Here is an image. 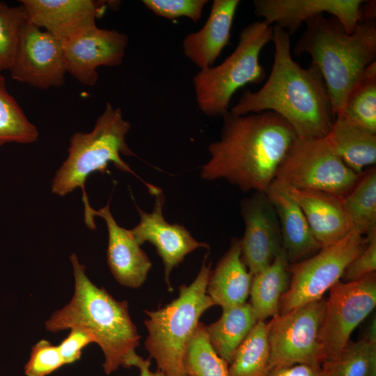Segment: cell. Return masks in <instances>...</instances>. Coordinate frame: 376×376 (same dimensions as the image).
Returning a JSON list of instances; mask_svg holds the SVG:
<instances>
[{"instance_id": "277c9868", "label": "cell", "mask_w": 376, "mask_h": 376, "mask_svg": "<svg viewBox=\"0 0 376 376\" xmlns=\"http://www.w3.org/2000/svg\"><path fill=\"white\" fill-rule=\"evenodd\" d=\"M293 52L307 54L326 84L334 116L340 114L351 91L376 58L375 20H362L348 33L335 17L320 15L306 22Z\"/></svg>"}, {"instance_id": "30bf717a", "label": "cell", "mask_w": 376, "mask_h": 376, "mask_svg": "<svg viewBox=\"0 0 376 376\" xmlns=\"http://www.w3.org/2000/svg\"><path fill=\"white\" fill-rule=\"evenodd\" d=\"M326 299L308 303L286 313L276 314L267 323L268 369L324 362L320 338Z\"/></svg>"}, {"instance_id": "44dd1931", "label": "cell", "mask_w": 376, "mask_h": 376, "mask_svg": "<svg viewBox=\"0 0 376 376\" xmlns=\"http://www.w3.org/2000/svg\"><path fill=\"white\" fill-rule=\"evenodd\" d=\"M287 189L301 209L322 248L338 242L350 231L343 197L317 190Z\"/></svg>"}, {"instance_id": "e575fe53", "label": "cell", "mask_w": 376, "mask_h": 376, "mask_svg": "<svg viewBox=\"0 0 376 376\" xmlns=\"http://www.w3.org/2000/svg\"><path fill=\"white\" fill-rule=\"evenodd\" d=\"M365 236L368 244L346 267L341 278L344 282L357 281L376 271V230Z\"/></svg>"}, {"instance_id": "1f68e13d", "label": "cell", "mask_w": 376, "mask_h": 376, "mask_svg": "<svg viewBox=\"0 0 376 376\" xmlns=\"http://www.w3.org/2000/svg\"><path fill=\"white\" fill-rule=\"evenodd\" d=\"M26 21L25 10L22 5L9 6L0 1V72L10 70Z\"/></svg>"}, {"instance_id": "7c38bea8", "label": "cell", "mask_w": 376, "mask_h": 376, "mask_svg": "<svg viewBox=\"0 0 376 376\" xmlns=\"http://www.w3.org/2000/svg\"><path fill=\"white\" fill-rule=\"evenodd\" d=\"M10 71L13 79L40 89L62 86L67 73L62 40L26 20Z\"/></svg>"}, {"instance_id": "d6986e66", "label": "cell", "mask_w": 376, "mask_h": 376, "mask_svg": "<svg viewBox=\"0 0 376 376\" xmlns=\"http://www.w3.org/2000/svg\"><path fill=\"white\" fill-rule=\"evenodd\" d=\"M239 0L213 1L203 27L187 35L182 41L184 55L200 70L214 65L229 43Z\"/></svg>"}, {"instance_id": "4dcf8cb0", "label": "cell", "mask_w": 376, "mask_h": 376, "mask_svg": "<svg viewBox=\"0 0 376 376\" xmlns=\"http://www.w3.org/2000/svg\"><path fill=\"white\" fill-rule=\"evenodd\" d=\"M322 367L326 376H376V344L364 338L349 341L336 359Z\"/></svg>"}, {"instance_id": "d590c367", "label": "cell", "mask_w": 376, "mask_h": 376, "mask_svg": "<svg viewBox=\"0 0 376 376\" xmlns=\"http://www.w3.org/2000/svg\"><path fill=\"white\" fill-rule=\"evenodd\" d=\"M92 343H96V338L91 331L79 327L71 328L69 334L58 345L65 364L78 361L83 349Z\"/></svg>"}, {"instance_id": "836d02e7", "label": "cell", "mask_w": 376, "mask_h": 376, "mask_svg": "<svg viewBox=\"0 0 376 376\" xmlns=\"http://www.w3.org/2000/svg\"><path fill=\"white\" fill-rule=\"evenodd\" d=\"M143 4L159 17L168 19L187 17L198 22L207 0H143Z\"/></svg>"}, {"instance_id": "d6a6232c", "label": "cell", "mask_w": 376, "mask_h": 376, "mask_svg": "<svg viewBox=\"0 0 376 376\" xmlns=\"http://www.w3.org/2000/svg\"><path fill=\"white\" fill-rule=\"evenodd\" d=\"M64 365L58 345L42 339L32 347L24 373L26 376H47Z\"/></svg>"}, {"instance_id": "8d00e7d4", "label": "cell", "mask_w": 376, "mask_h": 376, "mask_svg": "<svg viewBox=\"0 0 376 376\" xmlns=\"http://www.w3.org/2000/svg\"><path fill=\"white\" fill-rule=\"evenodd\" d=\"M263 376H326V375L322 366L295 364L270 368Z\"/></svg>"}, {"instance_id": "ac0fdd59", "label": "cell", "mask_w": 376, "mask_h": 376, "mask_svg": "<svg viewBox=\"0 0 376 376\" xmlns=\"http://www.w3.org/2000/svg\"><path fill=\"white\" fill-rule=\"evenodd\" d=\"M93 215L104 219L108 230L107 263L114 279L122 285L138 288L146 281L152 263L130 230L120 226L114 219L109 204Z\"/></svg>"}, {"instance_id": "3957f363", "label": "cell", "mask_w": 376, "mask_h": 376, "mask_svg": "<svg viewBox=\"0 0 376 376\" xmlns=\"http://www.w3.org/2000/svg\"><path fill=\"white\" fill-rule=\"evenodd\" d=\"M73 267L75 290L70 302L54 311L45 322L47 330L57 332L79 327L92 332L100 347L107 375L120 366L133 367L139 355L136 348L141 336L132 322L126 300L115 299L104 288L92 283L85 266L76 254L70 257Z\"/></svg>"}, {"instance_id": "9a60e30c", "label": "cell", "mask_w": 376, "mask_h": 376, "mask_svg": "<svg viewBox=\"0 0 376 376\" xmlns=\"http://www.w3.org/2000/svg\"><path fill=\"white\" fill-rule=\"evenodd\" d=\"M241 203L244 232L241 256L253 276L268 266L283 249L276 211L265 193L254 192Z\"/></svg>"}, {"instance_id": "9c48e42d", "label": "cell", "mask_w": 376, "mask_h": 376, "mask_svg": "<svg viewBox=\"0 0 376 376\" xmlns=\"http://www.w3.org/2000/svg\"><path fill=\"white\" fill-rule=\"evenodd\" d=\"M366 236L350 230L338 242L321 248L314 255L290 264L291 279L279 302L278 314L323 298L340 281L347 265L366 247Z\"/></svg>"}, {"instance_id": "5b68a950", "label": "cell", "mask_w": 376, "mask_h": 376, "mask_svg": "<svg viewBox=\"0 0 376 376\" xmlns=\"http://www.w3.org/2000/svg\"><path fill=\"white\" fill-rule=\"evenodd\" d=\"M131 127L130 123L124 118L121 109L107 102L91 132H77L70 139L68 156L53 179L52 191L64 196L80 188L87 226L95 223L93 208L85 190L86 180L91 173H103L109 164L113 163L119 170L138 177L147 188L152 185L137 176L120 157L121 155L136 156L126 141Z\"/></svg>"}, {"instance_id": "cb8c5ba5", "label": "cell", "mask_w": 376, "mask_h": 376, "mask_svg": "<svg viewBox=\"0 0 376 376\" xmlns=\"http://www.w3.org/2000/svg\"><path fill=\"white\" fill-rule=\"evenodd\" d=\"M289 265L283 248L268 266L252 276L249 303L258 321L279 313L280 299L290 283Z\"/></svg>"}, {"instance_id": "5bb4252c", "label": "cell", "mask_w": 376, "mask_h": 376, "mask_svg": "<svg viewBox=\"0 0 376 376\" xmlns=\"http://www.w3.org/2000/svg\"><path fill=\"white\" fill-rule=\"evenodd\" d=\"M62 42L67 72L81 84L92 86L98 79L97 68L122 63L128 38L117 30L95 25Z\"/></svg>"}, {"instance_id": "7a4b0ae2", "label": "cell", "mask_w": 376, "mask_h": 376, "mask_svg": "<svg viewBox=\"0 0 376 376\" xmlns=\"http://www.w3.org/2000/svg\"><path fill=\"white\" fill-rule=\"evenodd\" d=\"M274 60L269 75L256 91H246L230 111L246 115L272 111L281 116L299 137L324 138L334 120L330 97L316 66L302 68L294 61L290 36L273 26Z\"/></svg>"}, {"instance_id": "74e56055", "label": "cell", "mask_w": 376, "mask_h": 376, "mask_svg": "<svg viewBox=\"0 0 376 376\" xmlns=\"http://www.w3.org/2000/svg\"><path fill=\"white\" fill-rule=\"evenodd\" d=\"M150 359H144L139 355L134 362L133 367H136L139 369V376H166L162 372L157 370L155 372H152L150 369Z\"/></svg>"}, {"instance_id": "ba28073f", "label": "cell", "mask_w": 376, "mask_h": 376, "mask_svg": "<svg viewBox=\"0 0 376 376\" xmlns=\"http://www.w3.org/2000/svg\"><path fill=\"white\" fill-rule=\"evenodd\" d=\"M361 175L343 163L324 137L297 136L282 159L274 180L287 189L317 190L343 198Z\"/></svg>"}, {"instance_id": "4316f807", "label": "cell", "mask_w": 376, "mask_h": 376, "mask_svg": "<svg viewBox=\"0 0 376 376\" xmlns=\"http://www.w3.org/2000/svg\"><path fill=\"white\" fill-rule=\"evenodd\" d=\"M269 359L267 323L258 321L236 350L228 366L230 376H263Z\"/></svg>"}, {"instance_id": "2e32d148", "label": "cell", "mask_w": 376, "mask_h": 376, "mask_svg": "<svg viewBox=\"0 0 376 376\" xmlns=\"http://www.w3.org/2000/svg\"><path fill=\"white\" fill-rule=\"evenodd\" d=\"M361 0H255L256 15L266 24L295 33L303 23L316 16L330 14L348 33L362 21Z\"/></svg>"}, {"instance_id": "f35d334b", "label": "cell", "mask_w": 376, "mask_h": 376, "mask_svg": "<svg viewBox=\"0 0 376 376\" xmlns=\"http://www.w3.org/2000/svg\"><path fill=\"white\" fill-rule=\"evenodd\" d=\"M363 338L371 343L376 344L375 316H374L373 319L372 320L370 324L368 325V329L366 330V335Z\"/></svg>"}, {"instance_id": "8992f818", "label": "cell", "mask_w": 376, "mask_h": 376, "mask_svg": "<svg viewBox=\"0 0 376 376\" xmlns=\"http://www.w3.org/2000/svg\"><path fill=\"white\" fill-rule=\"evenodd\" d=\"M207 257L195 279L179 287L177 298L157 310L144 311L148 317L144 321L148 331L145 347L166 376H187L186 348L202 314L214 306L206 292L212 271L211 262L206 265Z\"/></svg>"}, {"instance_id": "52a82bcc", "label": "cell", "mask_w": 376, "mask_h": 376, "mask_svg": "<svg viewBox=\"0 0 376 376\" xmlns=\"http://www.w3.org/2000/svg\"><path fill=\"white\" fill-rule=\"evenodd\" d=\"M273 26L263 21L252 22L240 33L235 50L221 64L200 70L192 82L196 101L209 117L228 112L233 95L248 84H258L266 76L259 61L264 47L272 41Z\"/></svg>"}, {"instance_id": "603a6c76", "label": "cell", "mask_w": 376, "mask_h": 376, "mask_svg": "<svg viewBox=\"0 0 376 376\" xmlns=\"http://www.w3.org/2000/svg\"><path fill=\"white\" fill-rule=\"evenodd\" d=\"M324 138L334 153L356 173L361 174L367 167L375 166L376 134L344 116H335Z\"/></svg>"}, {"instance_id": "ffe728a7", "label": "cell", "mask_w": 376, "mask_h": 376, "mask_svg": "<svg viewBox=\"0 0 376 376\" xmlns=\"http://www.w3.org/2000/svg\"><path fill=\"white\" fill-rule=\"evenodd\" d=\"M265 194L276 211L289 263H298L316 253L322 247L288 189L274 180Z\"/></svg>"}, {"instance_id": "d4e9b609", "label": "cell", "mask_w": 376, "mask_h": 376, "mask_svg": "<svg viewBox=\"0 0 376 376\" xmlns=\"http://www.w3.org/2000/svg\"><path fill=\"white\" fill-rule=\"evenodd\" d=\"M258 322L249 302L222 309L221 317L205 325L208 339L217 354L230 363L234 354Z\"/></svg>"}, {"instance_id": "484cf974", "label": "cell", "mask_w": 376, "mask_h": 376, "mask_svg": "<svg viewBox=\"0 0 376 376\" xmlns=\"http://www.w3.org/2000/svg\"><path fill=\"white\" fill-rule=\"evenodd\" d=\"M350 230L366 235L376 230V169L364 171L352 190L343 198Z\"/></svg>"}, {"instance_id": "e0dca14e", "label": "cell", "mask_w": 376, "mask_h": 376, "mask_svg": "<svg viewBox=\"0 0 376 376\" xmlns=\"http://www.w3.org/2000/svg\"><path fill=\"white\" fill-rule=\"evenodd\" d=\"M26 20L64 41L96 25L109 5L116 1L93 0H22Z\"/></svg>"}, {"instance_id": "f1b7e54d", "label": "cell", "mask_w": 376, "mask_h": 376, "mask_svg": "<svg viewBox=\"0 0 376 376\" xmlns=\"http://www.w3.org/2000/svg\"><path fill=\"white\" fill-rule=\"evenodd\" d=\"M229 364L209 341L205 325L200 322L186 348L184 368L187 376H230Z\"/></svg>"}, {"instance_id": "6da1fadb", "label": "cell", "mask_w": 376, "mask_h": 376, "mask_svg": "<svg viewBox=\"0 0 376 376\" xmlns=\"http://www.w3.org/2000/svg\"><path fill=\"white\" fill-rule=\"evenodd\" d=\"M220 137L208 146L210 158L201 176L224 179L243 191L265 193L297 137L293 128L279 114L263 111L222 116Z\"/></svg>"}, {"instance_id": "f546056e", "label": "cell", "mask_w": 376, "mask_h": 376, "mask_svg": "<svg viewBox=\"0 0 376 376\" xmlns=\"http://www.w3.org/2000/svg\"><path fill=\"white\" fill-rule=\"evenodd\" d=\"M5 81L0 72V145L33 143L38 137V130L8 92Z\"/></svg>"}, {"instance_id": "4fadbf2b", "label": "cell", "mask_w": 376, "mask_h": 376, "mask_svg": "<svg viewBox=\"0 0 376 376\" xmlns=\"http://www.w3.org/2000/svg\"><path fill=\"white\" fill-rule=\"evenodd\" d=\"M148 189L155 198L152 211L148 213L136 206L140 221L130 230L139 245L148 242L155 246L164 264L168 290L172 291L169 276L173 268L187 254L199 248L209 249L210 246L196 240L184 226L169 223L163 214L165 198L162 190L153 185Z\"/></svg>"}, {"instance_id": "83f0119b", "label": "cell", "mask_w": 376, "mask_h": 376, "mask_svg": "<svg viewBox=\"0 0 376 376\" xmlns=\"http://www.w3.org/2000/svg\"><path fill=\"white\" fill-rule=\"evenodd\" d=\"M340 114L376 134L375 61L366 68L361 79L349 95Z\"/></svg>"}, {"instance_id": "7402d4cb", "label": "cell", "mask_w": 376, "mask_h": 376, "mask_svg": "<svg viewBox=\"0 0 376 376\" xmlns=\"http://www.w3.org/2000/svg\"><path fill=\"white\" fill-rule=\"evenodd\" d=\"M252 275L241 256L240 239L233 238L230 247L211 271L206 292L214 305L222 309L246 302Z\"/></svg>"}, {"instance_id": "8fae6325", "label": "cell", "mask_w": 376, "mask_h": 376, "mask_svg": "<svg viewBox=\"0 0 376 376\" xmlns=\"http://www.w3.org/2000/svg\"><path fill=\"white\" fill-rule=\"evenodd\" d=\"M376 306V274L354 281H338L329 289L321 327L324 362L336 359L354 329Z\"/></svg>"}]
</instances>
